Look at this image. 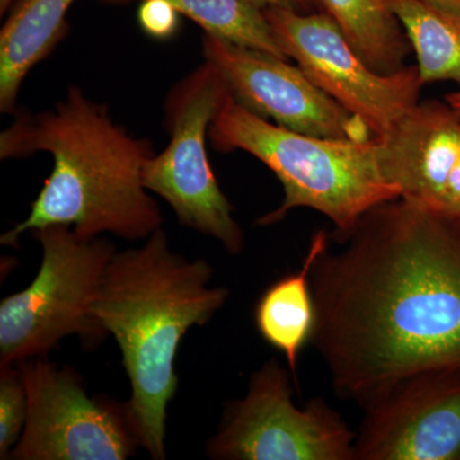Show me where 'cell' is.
<instances>
[{"mask_svg": "<svg viewBox=\"0 0 460 460\" xmlns=\"http://www.w3.org/2000/svg\"><path fill=\"white\" fill-rule=\"evenodd\" d=\"M311 271L310 344L366 408L405 378L460 368V217L395 199L332 234Z\"/></svg>", "mask_w": 460, "mask_h": 460, "instance_id": "cell-1", "label": "cell"}, {"mask_svg": "<svg viewBox=\"0 0 460 460\" xmlns=\"http://www.w3.org/2000/svg\"><path fill=\"white\" fill-rule=\"evenodd\" d=\"M13 117L0 135V159L49 153L54 165L30 214L0 243L16 247L23 233L49 226H68L87 238L111 234L132 242L162 228L164 217L142 178L155 155L153 142L115 123L107 105L72 84L53 109L18 108Z\"/></svg>", "mask_w": 460, "mask_h": 460, "instance_id": "cell-2", "label": "cell"}, {"mask_svg": "<svg viewBox=\"0 0 460 460\" xmlns=\"http://www.w3.org/2000/svg\"><path fill=\"white\" fill-rule=\"evenodd\" d=\"M214 269L172 252L163 228L140 247L115 252L93 314L113 335L131 384L126 402L138 447L166 458L168 407L180 386L174 363L181 339L204 326L228 301V288L210 287Z\"/></svg>", "mask_w": 460, "mask_h": 460, "instance_id": "cell-3", "label": "cell"}, {"mask_svg": "<svg viewBox=\"0 0 460 460\" xmlns=\"http://www.w3.org/2000/svg\"><path fill=\"white\" fill-rule=\"evenodd\" d=\"M208 142L222 153L244 151L277 175L284 199L257 219L260 226L307 208L325 215L334 234H344L375 206L401 198L384 177L377 137L337 140L290 131L248 111L232 93L215 115Z\"/></svg>", "mask_w": 460, "mask_h": 460, "instance_id": "cell-4", "label": "cell"}, {"mask_svg": "<svg viewBox=\"0 0 460 460\" xmlns=\"http://www.w3.org/2000/svg\"><path fill=\"white\" fill-rule=\"evenodd\" d=\"M32 233L41 244V265L26 289L0 304V368L48 356L72 335L87 347H96L108 335L93 307L117 252L114 244L102 237H83L68 226Z\"/></svg>", "mask_w": 460, "mask_h": 460, "instance_id": "cell-5", "label": "cell"}, {"mask_svg": "<svg viewBox=\"0 0 460 460\" xmlns=\"http://www.w3.org/2000/svg\"><path fill=\"white\" fill-rule=\"evenodd\" d=\"M228 86L214 66L205 62L175 84L165 102V127L171 141L151 156L144 184L171 206L178 222L219 242L230 255L244 248V233L233 206L211 168L206 144L208 128Z\"/></svg>", "mask_w": 460, "mask_h": 460, "instance_id": "cell-6", "label": "cell"}, {"mask_svg": "<svg viewBox=\"0 0 460 460\" xmlns=\"http://www.w3.org/2000/svg\"><path fill=\"white\" fill-rule=\"evenodd\" d=\"M290 375L277 358L251 375L246 395L226 405L208 440L210 458L354 460L356 434L323 399L296 407Z\"/></svg>", "mask_w": 460, "mask_h": 460, "instance_id": "cell-7", "label": "cell"}, {"mask_svg": "<svg viewBox=\"0 0 460 460\" xmlns=\"http://www.w3.org/2000/svg\"><path fill=\"white\" fill-rule=\"evenodd\" d=\"M280 49L316 86L383 137L420 102L417 66L377 74L353 49L328 14L263 9Z\"/></svg>", "mask_w": 460, "mask_h": 460, "instance_id": "cell-8", "label": "cell"}, {"mask_svg": "<svg viewBox=\"0 0 460 460\" xmlns=\"http://www.w3.org/2000/svg\"><path fill=\"white\" fill-rule=\"evenodd\" d=\"M27 393V420L9 459L124 460L138 447L126 402L91 398L80 375L48 356L17 365Z\"/></svg>", "mask_w": 460, "mask_h": 460, "instance_id": "cell-9", "label": "cell"}, {"mask_svg": "<svg viewBox=\"0 0 460 460\" xmlns=\"http://www.w3.org/2000/svg\"><path fill=\"white\" fill-rule=\"evenodd\" d=\"M205 62L217 68L233 98L278 126L314 137L367 141L374 137L361 118L323 93L287 59L204 33Z\"/></svg>", "mask_w": 460, "mask_h": 460, "instance_id": "cell-10", "label": "cell"}, {"mask_svg": "<svg viewBox=\"0 0 460 460\" xmlns=\"http://www.w3.org/2000/svg\"><path fill=\"white\" fill-rule=\"evenodd\" d=\"M363 410L354 460H460V368L405 378Z\"/></svg>", "mask_w": 460, "mask_h": 460, "instance_id": "cell-11", "label": "cell"}, {"mask_svg": "<svg viewBox=\"0 0 460 460\" xmlns=\"http://www.w3.org/2000/svg\"><path fill=\"white\" fill-rule=\"evenodd\" d=\"M380 141L384 177L402 199L441 211L460 157V111L419 102Z\"/></svg>", "mask_w": 460, "mask_h": 460, "instance_id": "cell-12", "label": "cell"}, {"mask_svg": "<svg viewBox=\"0 0 460 460\" xmlns=\"http://www.w3.org/2000/svg\"><path fill=\"white\" fill-rule=\"evenodd\" d=\"M75 0H16L0 30V111H18L21 86L30 71L68 35Z\"/></svg>", "mask_w": 460, "mask_h": 460, "instance_id": "cell-13", "label": "cell"}, {"mask_svg": "<svg viewBox=\"0 0 460 460\" xmlns=\"http://www.w3.org/2000/svg\"><path fill=\"white\" fill-rule=\"evenodd\" d=\"M330 244L326 230L314 233L301 269L272 283L255 308L256 328L263 341L284 354L296 384V363L314 328L311 271L317 257Z\"/></svg>", "mask_w": 460, "mask_h": 460, "instance_id": "cell-14", "label": "cell"}, {"mask_svg": "<svg viewBox=\"0 0 460 460\" xmlns=\"http://www.w3.org/2000/svg\"><path fill=\"white\" fill-rule=\"evenodd\" d=\"M313 2L337 22L353 49L377 74H394L405 66L411 42L387 0Z\"/></svg>", "mask_w": 460, "mask_h": 460, "instance_id": "cell-15", "label": "cell"}, {"mask_svg": "<svg viewBox=\"0 0 460 460\" xmlns=\"http://www.w3.org/2000/svg\"><path fill=\"white\" fill-rule=\"evenodd\" d=\"M411 47L423 86L453 81L460 90V29L423 0H387Z\"/></svg>", "mask_w": 460, "mask_h": 460, "instance_id": "cell-16", "label": "cell"}, {"mask_svg": "<svg viewBox=\"0 0 460 460\" xmlns=\"http://www.w3.org/2000/svg\"><path fill=\"white\" fill-rule=\"evenodd\" d=\"M104 4L123 5L144 0H99ZM180 12L198 23L204 33L234 42L242 47L265 51L288 59L272 35L263 9L251 0H166Z\"/></svg>", "mask_w": 460, "mask_h": 460, "instance_id": "cell-17", "label": "cell"}, {"mask_svg": "<svg viewBox=\"0 0 460 460\" xmlns=\"http://www.w3.org/2000/svg\"><path fill=\"white\" fill-rule=\"evenodd\" d=\"M27 393L17 366L0 368V459H9L27 420Z\"/></svg>", "mask_w": 460, "mask_h": 460, "instance_id": "cell-18", "label": "cell"}, {"mask_svg": "<svg viewBox=\"0 0 460 460\" xmlns=\"http://www.w3.org/2000/svg\"><path fill=\"white\" fill-rule=\"evenodd\" d=\"M180 12L166 0H144L138 7V25L151 38L168 39L180 27Z\"/></svg>", "mask_w": 460, "mask_h": 460, "instance_id": "cell-19", "label": "cell"}, {"mask_svg": "<svg viewBox=\"0 0 460 460\" xmlns=\"http://www.w3.org/2000/svg\"><path fill=\"white\" fill-rule=\"evenodd\" d=\"M441 211L460 217V157L456 171L454 172L449 187H447Z\"/></svg>", "mask_w": 460, "mask_h": 460, "instance_id": "cell-20", "label": "cell"}, {"mask_svg": "<svg viewBox=\"0 0 460 460\" xmlns=\"http://www.w3.org/2000/svg\"><path fill=\"white\" fill-rule=\"evenodd\" d=\"M251 2L261 9L284 8L296 12H308L313 4V0H251Z\"/></svg>", "mask_w": 460, "mask_h": 460, "instance_id": "cell-21", "label": "cell"}, {"mask_svg": "<svg viewBox=\"0 0 460 460\" xmlns=\"http://www.w3.org/2000/svg\"><path fill=\"white\" fill-rule=\"evenodd\" d=\"M438 13L449 18L460 29V0H423Z\"/></svg>", "mask_w": 460, "mask_h": 460, "instance_id": "cell-22", "label": "cell"}, {"mask_svg": "<svg viewBox=\"0 0 460 460\" xmlns=\"http://www.w3.org/2000/svg\"><path fill=\"white\" fill-rule=\"evenodd\" d=\"M445 100H447L452 107L459 109L460 111V90H456L454 91V93H449V95H447Z\"/></svg>", "mask_w": 460, "mask_h": 460, "instance_id": "cell-23", "label": "cell"}, {"mask_svg": "<svg viewBox=\"0 0 460 460\" xmlns=\"http://www.w3.org/2000/svg\"><path fill=\"white\" fill-rule=\"evenodd\" d=\"M14 2L16 0H0V16L3 17L4 14H7Z\"/></svg>", "mask_w": 460, "mask_h": 460, "instance_id": "cell-24", "label": "cell"}]
</instances>
